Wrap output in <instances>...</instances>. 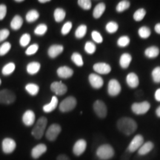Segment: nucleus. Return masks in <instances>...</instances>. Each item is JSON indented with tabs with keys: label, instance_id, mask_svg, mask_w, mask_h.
Masks as SVG:
<instances>
[{
	"label": "nucleus",
	"instance_id": "f257e3e1",
	"mask_svg": "<svg viewBox=\"0 0 160 160\" xmlns=\"http://www.w3.org/2000/svg\"><path fill=\"white\" fill-rule=\"evenodd\" d=\"M117 128L124 134L130 136L137 129V124L135 120L129 117H123L118 120Z\"/></svg>",
	"mask_w": 160,
	"mask_h": 160
},
{
	"label": "nucleus",
	"instance_id": "f03ea898",
	"mask_svg": "<svg viewBox=\"0 0 160 160\" xmlns=\"http://www.w3.org/2000/svg\"><path fill=\"white\" fill-rule=\"evenodd\" d=\"M48 119L45 117H40L37 120V123L35 124V126L33 127V130L31 131V134L36 139H40L43 137L45 133L46 127H47Z\"/></svg>",
	"mask_w": 160,
	"mask_h": 160
},
{
	"label": "nucleus",
	"instance_id": "7ed1b4c3",
	"mask_svg": "<svg viewBox=\"0 0 160 160\" xmlns=\"http://www.w3.org/2000/svg\"><path fill=\"white\" fill-rule=\"evenodd\" d=\"M97 156L101 160H108L114 156V150L108 144H104L97 148Z\"/></svg>",
	"mask_w": 160,
	"mask_h": 160
},
{
	"label": "nucleus",
	"instance_id": "20e7f679",
	"mask_svg": "<svg viewBox=\"0 0 160 160\" xmlns=\"http://www.w3.org/2000/svg\"><path fill=\"white\" fill-rule=\"evenodd\" d=\"M77 99L73 97H68L65 98V99L60 103L59 110L62 113H67L73 111L77 106Z\"/></svg>",
	"mask_w": 160,
	"mask_h": 160
},
{
	"label": "nucleus",
	"instance_id": "39448f33",
	"mask_svg": "<svg viewBox=\"0 0 160 160\" xmlns=\"http://www.w3.org/2000/svg\"><path fill=\"white\" fill-rule=\"evenodd\" d=\"M16 100V95L13 91L8 89L0 91V103L5 105H11Z\"/></svg>",
	"mask_w": 160,
	"mask_h": 160
},
{
	"label": "nucleus",
	"instance_id": "423d86ee",
	"mask_svg": "<svg viewBox=\"0 0 160 160\" xmlns=\"http://www.w3.org/2000/svg\"><path fill=\"white\" fill-rule=\"evenodd\" d=\"M62 128L58 124H53L48 128L45 133V137L50 142H54L57 139L58 136L61 133Z\"/></svg>",
	"mask_w": 160,
	"mask_h": 160
},
{
	"label": "nucleus",
	"instance_id": "0eeeda50",
	"mask_svg": "<svg viewBox=\"0 0 160 160\" xmlns=\"http://www.w3.org/2000/svg\"><path fill=\"white\" fill-rule=\"evenodd\" d=\"M151 105L148 102H142L133 103L131 106V110L135 114L142 115L149 111Z\"/></svg>",
	"mask_w": 160,
	"mask_h": 160
},
{
	"label": "nucleus",
	"instance_id": "6e6552de",
	"mask_svg": "<svg viewBox=\"0 0 160 160\" xmlns=\"http://www.w3.org/2000/svg\"><path fill=\"white\" fill-rule=\"evenodd\" d=\"M17 148V143L11 138H5L3 139L2 143V151L5 154H10L15 151Z\"/></svg>",
	"mask_w": 160,
	"mask_h": 160
},
{
	"label": "nucleus",
	"instance_id": "1a4fd4ad",
	"mask_svg": "<svg viewBox=\"0 0 160 160\" xmlns=\"http://www.w3.org/2000/svg\"><path fill=\"white\" fill-rule=\"evenodd\" d=\"M93 110L99 118H105L107 116L108 110L105 104L101 100H97L93 104Z\"/></svg>",
	"mask_w": 160,
	"mask_h": 160
},
{
	"label": "nucleus",
	"instance_id": "9d476101",
	"mask_svg": "<svg viewBox=\"0 0 160 160\" xmlns=\"http://www.w3.org/2000/svg\"><path fill=\"white\" fill-rule=\"evenodd\" d=\"M121 92V85L117 79L110 80L108 86V93L111 97H117Z\"/></svg>",
	"mask_w": 160,
	"mask_h": 160
},
{
	"label": "nucleus",
	"instance_id": "9b49d317",
	"mask_svg": "<svg viewBox=\"0 0 160 160\" xmlns=\"http://www.w3.org/2000/svg\"><path fill=\"white\" fill-rule=\"evenodd\" d=\"M51 90L55 94L62 96L66 93L68 91V88L62 82H53L51 85Z\"/></svg>",
	"mask_w": 160,
	"mask_h": 160
},
{
	"label": "nucleus",
	"instance_id": "f8f14e48",
	"mask_svg": "<svg viewBox=\"0 0 160 160\" xmlns=\"http://www.w3.org/2000/svg\"><path fill=\"white\" fill-rule=\"evenodd\" d=\"M144 144V138L142 135L138 134L133 137L131 143L129 144L128 151L131 153L135 152L137 150H139L142 145Z\"/></svg>",
	"mask_w": 160,
	"mask_h": 160
},
{
	"label": "nucleus",
	"instance_id": "ddd939ff",
	"mask_svg": "<svg viewBox=\"0 0 160 160\" xmlns=\"http://www.w3.org/2000/svg\"><path fill=\"white\" fill-rule=\"evenodd\" d=\"M86 148H87V142L85 139H79L73 145V154L77 157H79L82 154H83L84 152L85 151Z\"/></svg>",
	"mask_w": 160,
	"mask_h": 160
},
{
	"label": "nucleus",
	"instance_id": "4468645a",
	"mask_svg": "<svg viewBox=\"0 0 160 160\" xmlns=\"http://www.w3.org/2000/svg\"><path fill=\"white\" fill-rule=\"evenodd\" d=\"M89 82L93 88L99 89L103 86L104 81L100 76L95 74V73H91L88 77Z\"/></svg>",
	"mask_w": 160,
	"mask_h": 160
},
{
	"label": "nucleus",
	"instance_id": "2eb2a0df",
	"mask_svg": "<svg viewBox=\"0 0 160 160\" xmlns=\"http://www.w3.org/2000/svg\"><path fill=\"white\" fill-rule=\"evenodd\" d=\"M48 148L45 144H39L36 145L31 151V157L33 159H37L47 151Z\"/></svg>",
	"mask_w": 160,
	"mask_h": 160
},
{
	"label": "nucleus",
	"instance_id": "dca6fc26",
	"mask_svg": "<svg viewBox=\"0 0 160 160\" xmlns=\"http://www.w3.org/2000/svg\"><path fill=\"white\" fill-rule=\"evenodd\" d=\"M95 72L99 74H108L111 71V68L108 64L105 62H98L93 65V67Z\"/></svg>",
	"mask_w": 160,
	"mask_h": 160
},
{
	"label": "nucleus",
	"instance_id": "f3484780",
	"mask_svg": "<svg viewBox=\"0 0 160 160\" xmlns=\"http://www.w3.org/2000/svg\"><path fill=\"white\" fill-rule=\"evenodd\" d=\"M36 115L34 112L31 110L26 111L22 116V122L24 125L26 126H31L35 122Z\"/></svg>",
	"mask_w": 160,
	"mask_h": 160
},
{
	"label": "nucleus",
	"instance_id": "a211bd4d",
	"mask_svg": "<svg viewBox=\"0 0 160 160\" xmlns=\"http://www.w3.org/2000/svg\"><path fill=\"white\" fill-rule=\"evenodd\" d=\"M73 74V71L71 68L67 67V66H62L57 69V75L58 77L62 78V79H68L71 78Z\"/></svg>",
	"mask_w": 160,
	"mask_h": 160
},
{
	"label": "nucleus",
	"instance_id": "6ab92c4d",
	"mask_svg": "<svg viewBox=\"0 0 160 160\" xmlns=\"http://www.w3.org/2000/svg\"><path fill=\"white\" fill-rule=\"evenodd\" d=\"M64 51V47L61 45H53L48 48V54L52 59L57 57L58 56L61 54Z\"/></svg>",
	"mask_w": 160,
	"mask_h": 160
},
{
	"label": "nucleus",
	"instance_id": "aec40b11",
	"mask_svg": "<svg viewBox=\"0 0 160 160\" xmlns=\"http://www.w3.org/2000/svg\"><path fill=\"white\" fill-rule=\"evenodd\" d=\"M126 82L128 85L131 88H136L139 84V77L134 73H130L126 77Z\"/></svg>",
	"mask_w": 160,
	"mask_h": 160
},
{
	"label": "nucleus",
	"instance_id": "412c9836",
	"mask_svg": "<svg viewBox=\"0 0 160 160\" xmlns=\"http://www.w3.org/2000/svg\"><path fill=\"white\" fill-rule=\"evenodd\" d=\"M57 105H58V99L57 98V97L53 96V97H52L51 98V102L43 106L42 108L43 111L45 112V113H51V112L53 111L56 108H57Z\"/></svg>",
	"mask_w": 160,
	"mask_h": 160
},
{
	"label": "nucleus",
	"instance_id": "4be33fe9",
	"mask_svg": "<svg viewBox=\"0 0 160 160\" xmlns=\"http://www.w3.org/2000/svg\"><path fill=\"white\" fill-rule=\"evenodd\" d=\"M132 60V57L131 55H130L129 53H123L122 55L121 56L119 59V65L121 66L122 68H128L129 67L130 64Z\"/></svg>",
	"mask_w": 160,
	"mask_h": 160
},
{
	"label": "nucleus",
	"instance_id": "5701e85b",
	"mask_svg": "<svg viewBox=\"0 0 160 160\" xmlns=\"http://www.w3.org/2000/svg\"><path fill=\"white\" fill-rule=\"evenodd\" d=\"M153 147H154V145H153V143L152 142H147L144 143L140 147L139 151H138V153H139V155L142 156L146 155L153 150Z\"/></svg>",
	"mask_w": 160,
	"mask_h": 160
},
{
	"label": "nucleus",
	"instance_id": "b1692460",
	"mask_svg": "<svg viewBox=\"0 0 160 160\" xmlns=\"http://www.w3.org/2000/svg\"><path fill=\"white\" fill-rule=\"evenodd\" d=\"M23 25V19L20 16L16 15L13 19L11 22V28L14 31H17L21 28V27Z\"/></svg>",
	"mask_w": 160,
	"mask_h": 160
},
{
	"label": "nucleus",
	"instance_id": "393cba45",
	"mask_svg": "<svg viewBox=\"0 0 160 160\" xmlns=\"http://www.w3.org/2000/svg\"><path fill=\"white\" fill-rule=\"evenodd\" d=\"M106 6L104 3L101 2L99 3L98 5L96 6L93 9V17L95 18V19H99L102 16L104 12L105 11Z\"/></svg>",
	"mask_w": 160,
	"mask_h": 160
},
{
	"label": "nucleus",
	"instance_id": "a878e982",
	"mask_svg": "<svg viewBox=\"0 0 160 160\" xmlns=\"http://www.w3.org/2000/svg\"><path fill=\"white\" fill-rule=\"evenodd\" d=\"M159 54V49L156 46H151V47L148 48L145 51V55L146 57L150 58V59H153V58L157 57Z\"/></svg>",
	"mask_w": 160,
	"mask_h": 160
},
{
	"label": "nucleus",
	"instance_id": "bb28decb",
	"mask_svg": "<svg viewBox=\"0 0 160 160\" xmlns=\"http://www.w3.org/2000/svg\"><path fill=\"white\" fill-rule=\"evenodd\" d=\"M41 65L37 62H32L27 65V72L31 75H34L39 71Z\"/></svg>",
	"mask_w": 160,
	"mask_h": 160
},
{
	"label": "nucleus",
	"instance_id": "cd10ccee",
	"mask_svg": "<svg viewBox=\"0 0 160 160\" xmlns=\"http://www.w3.org/2000/svg\"><path fill=\"white\" fill-rule=\"evenodd\" d=\"M53 17H54V19L57 22H62L65 19L66 17V12L64 9L58 8L54 11Z\"/></svg>",
	"mask_w": 160,
	"mask_h": 160
},
{
	"label": "nucleus",
	"instance_id": "c85d7f7f",
	"mask_svg": "<svg viewBox=\"0 0 160 160\" xmlns=\"http://www.w3.org/2000/svg\"><path fill=\"white\" fill-rule=\"evenodd\" d=\"M39 17V13L37 10H31L26 14L25 19L28 22H33L37 21Z\"/></svg>",
	"mask_w": 160,
	"mask_h": 160
},
{
	"label": "nucleus",
	"instance_id": "c756f323",
	"mask_svg": "<svg viewBox=\"0 0 160 160\" xmlns=\"http://www.w3.org/2000/svg\"><path fill=\"white\" fill-rule=\"evenodd\" d=\"M25 90L30 95L36 96L39 91V87L33 83H29L25 86Z\"/></svg>",
	"mask_w": 160,
	"mask_h": 160
},
{
	"label": "nucleus",
	"instance_id": "7c9ffc66",
	"mask_svg": "<svg viewBox=\"0 0 160 160\" xmlns=\"http://www.w3.org/2000/svg\"><path fill=\"white\" fill-rule=\"evenodd\" d=\"M15 68H16L15 64L13 62H10L4 66L2 70V74L5 76L10 75L14 71Z\"/></svg>",
	"mask_w": 160,
	"mask_h": 160
},
{
	"label": "nucleus",
	"instance_id": "2f4dec72",
	"mask_svg": "<svg viewBox=\"0 0 160 160\" xmlns=\"http://www.w3.org/2000/svg\"><path fill=\"white\" fill-rule=\"evenodd\" d=\"M87 33V26L85 25H81L77 28L75 32V37L77 39H82L85 37Z\"/></svg>",
	"mask_w": 160,
	"mask_h": 160
},
{
	"label": "nucleus",
	"instance_id": "473e14b6",
	"mask_svg": "<svg viewBox=\"0 0 160 160\" xmlns=\"http://www.w3.org/2000/svg\"><path fill=\"white\" fill-rule=\"evenodd\" d=\"M71 60L76 65L78 66V67H82V66H83L84 65L83 59L81 54H79V53H77V52H76V53H73V54H72Z\"/></svg>",
	"mask_w": 160,
	"mask_h": 160
},
{
	"label": "nucleus",
	"instance_id": "72a5a7b5",
	"mask_svg": "<svg viewBox=\"0 0 160 160\" xmlns=\"http://www.w3.org/2000/svg\"><path fill=\"white\" fill-rule=\"evenodd\" d=\"M130 5H131V3L127 0H123V1L119 2L117 5V11L119 12V13H122V12L128 9Z\"/></svg>",
	"mask_w": 160,
	"mask_h": 160
},
{
	"label": "nucleus",
	"instance_id": "f704fd0d",
	"mask_svg": "<svg viewBox=\"0 0 160 160\" xmlns=\"http://www.w3.org/2000/svg\"><path fill=\"white\" fill-rule=\"evenodd\" d=\"M138 33H139V37L142 39H148L151 36V30H150L149 28L143 26V27H141L139 29Z\"/></svg>",
	"mask_w": 160,
	"mask_h": 160
},
{
	"label": "nucleus",
	"instance_id": "c9c22d12",
	"mask_svg": "<svg viewBox=\"0 0 160 160\" xmlns=\"http://www.w3.org/2000/svg\"><path fill=\"white\" fill-rule=\"evenodd\" d=\"M118 28H119V25L115 22H109L106 25L105 29L106 31L108 32L109 33H114L115 32L117 31Z\"/></svg>",
	"mask_w": 160,
	"mask_h": 160
},
{
	"label": "nucleus",
	"instance_id": "e433bc0d",
	"mask_svg": "<svg viewBox=\"0 0 160 160\" xmlns=\"http://www.w3.org/2000/svg\"><path fill=\"white\" fill-rule=\"evenodd\" d=\"M146 15V11L144 8H139L138 9L137 11L135 12L134 14H133V19L135 21L140 22L144 19V17Z\"/></svg>",
	"mask_w": 160,
	"mask_h": 160
},
{
	"label": "nucleus",
	"instance_id": "4c0bfd02",
	"mask_svg": "<svg viewBox=\"0 0 160 160\" xmlns=\"http://www.w3.org/2000/svg\"><path fill=\"white\" fill-rule=\"evenodd\" d=\"M48 31V26L45 25V24H40L34 30L35 34L38 36H42L45 34V33Z\"/></svg>",
	"mask_w": 160,
	"mask_h": 160
},
{
	"label": "nucleus",
	"instance_id": "58836bf2",
	"mask_svg": "<svg viewBox=\"0 0 160 160\" xmlns=\"http://www.w3.org/2000/svg\"><path fill=\"white\" fill-rule=\"evenodd\" d=\"M11 48V45L8 42H6L3 43L2 45L0 46V56L2 57L5 56L8 53L10 50Z\"/></svg>",
	"mask_w": 160,
	"mask_h": 160
},
{
	"label": "nucleus",
	"instance_id": "ea45409f",
	"mask_svg": "<svg viewBox=\"0 0 160 160\" xmlns=\"http://www.w3.org/2000/svg\"><path fill=\"white\" fill-rule=\"evenodd\" d=\"M96 49H97L96 45L93 42H87L85 43V51L88 54H93V53H94Z\"/></svg>",
	"mask_w": 160,
	"mask_h": 160
},
{
	"label": "nucleus",
	"instance_id": "a19ab883",
	"mask_svg": "<svg viewBox=\"0 0 160 160\" xmlns=\"http://www.w3.org/2000/svg\"><path fill=\"white\" fill-rule=\"evenodd\" d=\"M130 38L127 36H123V37H121L118 39L117 41V45L118 46L121 48H125L126 46H128L130 43Z\"/></svg>",
	"mask_w": 160,
	"mask_h": 160
},
{
	"label": "nucleus",
	"instance_id": "79ce46f5",
	"mask_svg": "<svg viewBox=\"0 0 160 160\" xmlns=\"http://www.w3.org/2000/svg\"><path fill=\"white\" fill-rule=\"evenodd\" d=\"M31 42V35L28 33H25L19 39V44L22 47H25L27 46Z\"/></svg>",
	"mask_w": 160,
	"mask_h": 160
},
{
	"label": "nucleus",
	"instance_id": "37998d69",
	"mask_svg": "<svg viewBox=\"0 0 160 160\" xmlns=\"http://www.w3.org/2000/svg\"><path fill=\"white\" fill-rule=\"evenodd\" d=\"M78 5L83 10L88 11V10H90L91 8L92 3L91 1H90V0H79L78 1Z\"/></svg>",
	"mask_w": 160,
	"mask_h": 160
},
{
	"label": "nucleus",
	"instance_id": "c03bdc74",
	"mask_svg": "<svg viewBox=\"0 0 160 160\" xmlns=\"http://www.w3.org/2000/svg\"><path fill=\"white\" fill-rule=\"evenodd\" d=\"M38 50H39V45H38L37 44H33V45L29 46L27 48V50H26L25 54L28 56L33 55L37 53Z\"/></svg>",
	"mask_w": 160,
	"mask_h": 160
},
{
	"label": "nucleus",
	"instance_id": "a18cd8bd",
	"mask_svg": "<svg viewBox=\"0 0 160 160\" xmlns=\"http://www.w3.org/2000/svg\"><path fill=\"white\" fill-rule=\"evenodd\" d=\"M152 77L154 82L160 83V67H157L153 70Z\"/></svg>",
	"mask_w": 160,
	"mask_h": 160
},
{
	"label": "nucleus",
	"instance_id": "49530a36",
	"mask_svg": "<svg viewBox=\"0 0 160 160\" xmlns=\"http://www.w3.org/2000/svg\"><path fill=\"white\" fill-rule=\"evenodd\" d=\"M91 36H92V39H93V41H94L95 42H97V43L102 42V41H103L102 37V35L100 34L98 31H93V32H92Z\"/></svg>",
	"mask_w": 160,
	"mask_h": 160
},
{
	"label": "nucleus",
	"instance_id": "de8ad7c7",
	"mask_svg": "<svg viewBox=\"0 0 160 160\" xmlns=\"http://www.w3.org/2000/svg\"><path fill=\"white\" fill-rule=\"evenodd\" d=\"M72 28V22H67L64 24L63 27L62 28V35H67L68 33L71 31Z\"/></svg>",
	"mask_w": 160,
	"mask_h": 160
},
{
	"label": "nucleus",
	"instance_id": "09e8293b",
	"mask_svg": "<svg viewBox=\"0 0 160 160\" xmlns=\"http://www.w3.org/2000/svg\"><path fill=\"white\" fill-rule=\"evenodd\" d=\"M10 31L8 29H2L0 30V42L4 41L9 37Z\"/></svg>",
	"mask_w": 160,
	"mask_h": 160
},
{
	"label": "nucleus",
	"instance_id": "8fccbe9b",
	"mask_svg": "<svg viewBox=\"0 0 160 160\" xmlns=\"http://www.w3.org/2000/svg\"><path fill=\"white\" fill-rule=\"evenodd\" d=\"M7 14V7L5 5H0V20H2Z\"/></svg>",
	"mask_w": 160,
	"mask_h": 160
},
{
	"label": "nucleus",
	"instance_id": "3c124183",
	"mask_svg": "<svg viewBox=\"0 0 160 160\" xmlns=\"http://www.w3.org/2000/svg\"><path fill=\"white\" fill-rule=\"evenodd\" d=\"M57 160H71L70 158L67 155L65 154H60L57 157Z\"/></svg>",
	"mask_w": 160,
	"mask_h": 160
},
{
	"label": "nucleus",
	"instance_id": "603ef678",
	"mask_svg": "<svg viewBox=\"0 0 160 160\" xmlns=\"http://www.w3.org/2000/svg\"><path fill=\"white\" fill-rule=\"evenodd\" d=\"M154 97H155V99L157 101L160 102V88L156 91Z\"/></svg>",
	"mask_w": 160,
	"mask_h": 160
},
{
	"label": "nucleus",
	"instance_id": "864d4df0",
	"mask_svg": "<svg viewBox=\"0 0 160 160\" xmlns=\"http://www.w3.org/2000/svg\"><path fill=\"white\" fill-rule=\"evenodd\" d=\"M155 31L158 34H160V23H158L155 26Z\"/></svg>",
	"mask_w": 160,
	"mask_h": 160
},
{
	"label": "nucleus",
	"instance_id": "5fc2aeb1",
	"mask_svg": "<svg viewBox=\"0 0 160 160\" xmlns=\"http://www.w3.org/2000/svg\"><path fill=\"white\" fill-rule=\"evenodd\" d=\"M156 114H157L158 117L160 118V106L159 107H158L157 109L156 110Z\"/></svg>",
	"mask_w": 160,
	"mask_h": 160
},
{
	"label": "nucleus",
	"instance_id": "6e6d98bb",
	"mask_svg": "<svg viewBox=\"0 0 160 160\" xmlns=\"http://www.w3.org/2000/svg\"><path fill=\"white\" fill-rule=\"evenodd\" d=\"M50 0H39V3H47V2H49Z\"/></svg>",
	"mask_w": 160,
	"mask_h": 160
},
{
	"label": "nucleus",
	"instance_id": "4d7b16f0",
	"mask_svg": "<svg viewBox=\"0 0 160 160\" xmlns=\"http://www.w3.org/2000/svg\"><path fill=\"white\" fill-rule=\"evenodd\" d=\"M16 2H23V0H15Z\"/></svg>",
	"mask_w": 160,
	"mask_h": 160
},
{
	"label": "nucleus",
	"instance_id": "13d9d810",
	"mask_svg": "<svg viewBox=\"0 0 160 160\" xmlns=\"http://www.w3.org/2000/svg\"><path fill=\"white\" fill-rule=\"evenodd\" d=\"M1 83H2V81H1V79H0V85H1Z\"/></svg>",
	"mask_w": 160,
	"mask_h": 160
}]
</instances>
